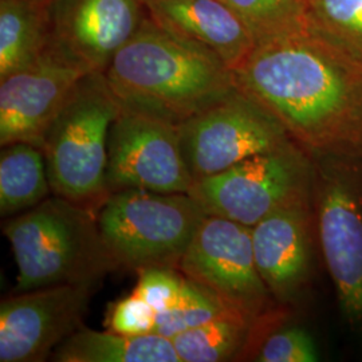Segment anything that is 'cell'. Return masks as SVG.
<instances>
[{
  "label": "cell",
  "mask_w": 362,
  "mask_h": 362,
  "mask_svg": "<svg viewBox=\"0 0 362 362\" xmlns=\"http://www.w3.org/2000/svg\"><path fill=\"white\" fill-rule=\"evenodd\" d=\"M50 43L46 4L0 0V79L33 65Z\"/></svg>",
  "instance_id": "obj_17"
},
{
  "label": "cell",
  "mask_w": 362,
  "mask_h": 362,
  "mask_svg": "<svg viewBox=\"0 0 362 362\" xmlns=\"http://www.w3.org/2000/svg\"><path fill=\"white\" fill-rule=\"evenodd\" d=\"M124 109L180 127L238 90L219 57L158 26L148 15L104 71Z\"/></svg>",
  "instance_id": "obj_2"
},
{
  "label": "cell",
  "mask_w": 362,
  "mask_h": 362,
  "mask_svg": "<svg viewBox=\"0 0 362 362\" xmlns=\"http://www.w3.org/2000/svg\"><path fill=\"white\" fill-rule=\"evenodd\" d=\"M179 270L254 324L285 318L286 306L274 299L259 274L251 227L242 223L207 215L181 259Z\"/></svg>",
  "instance_id": "obj_8"
},
{
  "label": "cell",
  "mask_w": 362,
  "mask_h": 362,
  "mask_svg": "<svg viewBox=\"0 0 362 362\" xmlns=\"http://www.w3.org/2000/svg\"><path fill=\"white\" fill-rule=\"evenodd\" d=\"M259 362H315L320 353L313 337L302 327L290 326L270 330L255 351Z\"/></svg>",
  "instance_id": "obj_23"
},
{
  "label": "cell",
  "mask_w": 362,
  "mask_h": 362,
  "mask_svg": "<svg viewBox=\"0 0 362 362\" xmlns=\"http://www.w3.org/2000/svg\"><path fill=\"white\" fill-rule=\"evenodd\" d=\"M93 284L16 293L0 305V362H42L81 326Z\"/></svg>",
  "instance_id": "obj_11"
},
{
  "label": "cell",
  "mask_w": 362,
  "mask_h": 362,
  "mask_svg": "<svg viewBox=\"0 0 362 362\" xmlns=\"http://www.w3.org/2000/svg\"><path fill=\"white\" fill-rule=\"evenodd\" d=\"M311 157L318 246L341 315L362 339V155Z\"/></svg>",
  "instance_id": "obj_6"
},
{
  "label": "cell",
  "mask_w": 362,
  "mask_h": 362,
  "mask_svg": "<svg viewBox=\"0 0 362 362\" xmlns=\"http://www.w3.org/2000/svg\"><path fill=\"white\" fill-rule=\"evenodd\" d=\"M46 13L52 43L101 73L148 16L144 0H49Z\"/></svg>",
  "instance_id": "obj_13"
},
{
  "label": "cell",
  "mask_w": 362,
  "mask_h": 362,
  "mask_svg": "<svg viewBox=\"0 0 362 362\" xmlns=\"http://www.w3.org/2000/svg\"><path fill=\"white\" fill-rule=\"evenodd\" d=\"M313 37L362 65V0H305Z\"/></svg>",
  "instance_id": "obj_20"
},
{
  "label": "cell",
  "mask_w": 362,
  "mask_h": 362,
  "mask_svg": "<svg viewBox=\"0 0 362 362\" xmlns=\"http://www.w3.org/2000/svg\"><path fill=\"white\" fill-rule=\"evenodd\" d=\"M144 1L158 26L214 52L231 70L257 46L246 23L224 0Z\"/></svg>",
  "instance_id": "obj_15"
},
{
  "label": "cell",
  "mask_w": 362,
  "mask_h": 362,
  "mask_svg": "<svg viewBox=\"0 0 362 362\" xmlns=\"http://www.w3.org/2000/svg\"><path fill=\"white\" fill-rule=\"evenodd\" d=\"M88 73L89 69L52 42L33 65L0 79V145L42 148L52 119Z\"/></svg>",
  "instance_id": "obj_12"
},
{
  "label": "cell",
  "mask_w": 362,
  "mask_h": 362,
  "mask_svg": "<svg viewBox=\"0 0 362 362\" xmlns=\"http://www.w3.org/2000/svg\"><path fill=\"white\" fill-rule=\"evenodd\" d=\"M157 311L132 293L128 297L117 300L107 317V327L125 336H145L155 333Z\"/></svg>",
  "instance_id": "obj_25"
},
{
  "label": "cell",
  "mask_w": 362,
  "mask_h": 362,
  "mask_svg": "<svg viewBox=\"0 0 362 362\" xmlns=\"http://www.w3.org/2000/svg\"><path fill=\"white\" fill-rule=\"evenodd\" d=\"M18 266L15 293L62 285H95L118 267L94 209L50 194L3 224Z\"/></svg>",
  "instance_id": "obj_3"
},
{
  "label": "cell",
  "mask_w": 362,
  "mask_h": 362,
  "mask_svg": "<svg viewBox=\"0 0 362 362\" xmlns=\"http://www.w3.org/2000/svg\"><path fill=\"white\" fill-rule=\"evenodd\" d=\"M260 325L228 313L170 339L181 362L230 361L252 351Z\"/></svg>",
  "instance_id": "obj_19"
},
{
  "label": "cell",
  "mask_w": 362,
  "mask_h": 362,
  "mask_svg": "<svg viewBox=\"0 0 362 362\" xmlns=\"http://www.w3.org/2000/svg\"><path fill=\"white\" fill-rule=\"evenodd\" d=\"M133 293L143 298L157 313L168 310L180 296L187 276L175 267H149L139 270Z\"/></svg>",
  "instance_id": "obj_24"
},
{
  "label": "cell",
  "mask_w": 362,
  "mask_h": 362,
  "mask_svg": "<svg viewBox=\"0 0 362 362\" xmlns=\"http://www.w3.org/2000/svg\"><path fill=\"white\" fill-rule=\"evenodd\" d=\"M233 71L309 155H362L361 64L303 33L257 45Z\"/></svg>",
  "instance_id": "obj_1"
},
{
  "label": "cell",
  "mask_w": 362,
  "mask_h": 362,
  "mask_svg": "<svg viewBox=\"0 0 362 362\" xmlns=\"http://www.w3.org/2000/svg\"><path fill=\"white\" fill-rule=\"evenodd\" d=\"M259 274L281 306L297 302L310 282L318 246L313 202L282 208L251 227Z\"/></svg>",
  "instance_id": "obj_14"
},
{
  "label": "cell",
  "mask_w": 362,
  "mask_h": 362,
  "mask_svg": "<svg viewBox=\"0 0 362 362\" xmlns=\"http://www.w3.org/2000/svg\"><path fill=\"white\" fill-rule=\"evenodd\" d=\"M194 177L181 149L179 127L121 109L107 140L106 188L191 194Z\"/></svg>",
  "instance_id": "obj_10"
},
{
  "label": "cell",
  "mask_w": 362,
  "mask_h": 362,
  "mask_svg": "<svg viewBox=\"0 0 362 362\" xmlns=\"http://www.w3.org/2000/svg\"><path fill=\"white\" fill-rule=\"evenodd\" d=\"M207 211L191 194L122 189L97 212L105 245L118 264L134 272L179 269Z\"/></svg>",
  "instance_id": "obj_5"
},
{
  "label": "cell",
  "mask_w": 362,
  "mask_h": 362,
  "mask_svg": "<svg viewBox=\"0 0 362 362\" xmlns=\"http://www.w3.org/2000/svg\"><path fill=\"white\" fill-rule=\"evenodd\" d=\"M34 1H38V3H42V4H47L49 3V0H34Z\"/></svg>",
  "instance_id": "obj_26"
},
{
  "label": "cell",
  "mask_w": 362,
  "mask_h": 362,
  "mask_svg": "<svg viewBox=\"0 0 362 362\" xmlns=\"http://www.w3.org/2000/svg\"><path fill=\"white\" fill-rule=\"evenodd\" d=\"M59 362H181L172 339L160 334L125 336L81 326L54 350Z\"/></svg>",
  "instance_id": "obj_16"
},
{
  "label": "cell",
  "mask_w": 362,
  "mask_h": 362,
  "mask_svg": "<svg viewBox=\"0 0 362 362\" xmlns=\"http://www.w3.org/2000/svg\"><path fill=\"white\" fill-rule=\"evenodd\" d=\"M52 194L43 151L33 144L13 143L0 153V214L10 218L38 206Z\"/></svg>",
  "instance_id": "obj_18"
},
{
  "label": "cell",
  "mask_w": 362,
  "mask_h": 362,
  "mask_svg": "<svg viewBox=\"0 0 362 362\" xmlns=\"http://www.w3.org/2000/svg\"><path fill=\"white\" fill-rule=\"evenodd\" d=\"M121 109L104 73L90 71L79 79L40 148L52 194L94 211L101 207L109 196V132Z\"/></svg>",
  "instance_id": "obj_4"
},
{
  "label": "cell",
  "mask_w": 362,
  "mask_h": 362,
  "mask_svg": "<svg viewBox=\"0 0 362 362\" xmlns=\"http://www.w3.org/2000/svg\"><path fill=\"white\" fill-rule=\"evenodd\" d=\"M246 23L257 45L308 33L305 0H224Z\"/></svg>",
  "instance_id": "obj_21"
},
{
  "label": "cell",
  "mask_w": 362,
  "mask_h": 362,
  "mask_svg": "<svg viewBox=\"0 0 362 362\" xmlns=\"http://www.w3.org/2000/svg\"><path fill=\"white\" fill-rule=\"evenodd\" d=\"M313 181V157L290 143L196 181L191 194L208 215L254 227L282 208L311 202Z\"/></svg>",
  "instance_id": "obj_7"
},
{
  "label": "cell",
  "mask_w": 362,
  "mask_h": 362,
  "mask_svg": "<svg viewBox=\"0 0 362 362\" xmlns=\"http://www.w3.org/2000/svg\"><path fill=\"white\" fill-rule=\"evenodd\" d=\"M233 313L206 287L187 278L180 296L168 310L157 313L156 334L173 338L196 326Z\"/></svg>",
  "instance_id": "obj_22"
},
{
  "label": "cell",
  "mask_w": 362,
  "mask_h": 362,
  "mask_svg": "<svg viewBox=\"0 0 362 362\" xmlns=\"http://www.w3.org/2000/svg\"><path fill=\"white\" fill-rule=\"evenodd\" d=\"M179 134L194 182L294 143L278 118L239 88L182 122Z\"/></svg>",
  "instance_id": "obj_9"
}]
</instances>
